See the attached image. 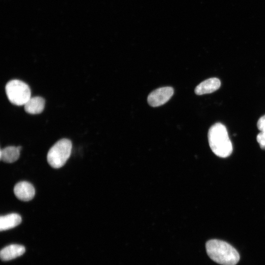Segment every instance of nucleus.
<instances>
[{"instance_id":"obj_1","label":"nucleus","mask_w":265,"mask_h":265,"mask_svg":"<svg viewBox=\"0 0 265 265\" xmlns=\"http://www.w3.org/2000/svg\"><path fill=\"white\" fill-rule=\"evenodd\" d=\"M206 249L209 257L221 265H236L239 260L237 250L224 241L209 240L206 243Z\"/></svg>"},{"instance_id":"obj_2","label":"nucleus","mask_w":265,"mask_h":265,"mask_svg":"<svg viewBox=\"0 0 265 265\" xmlns=\"http://www.w3.org/2000/svg\"><path fill=\"white\" fill-rule=\"evenodd\" d=\"M208 137L210 147L215 155L226 158L232 154V144L224 125L216 123L212 125L209 130Z\"/></svg>"},{"instance_id":"obj_3","label":"nucleus","mask_w":265,"mask_h":265,"mask_svg":"<svg viewBox=\"0 0 265 265\" xmlns=\"http://www.w3.org/2000/svg\"><path fill=\"white\" fill-rule=\"evenodd\" d=\"M72 148L71 141L67 138L57 141L49 150L47 161L51 166L59 168L63 166L70 156Z\"/></svg>"},{"instance_id":"obj_4","label":"nucleus","mask_w":265,"mask_h":265,"mask_svg":"<svg viewBox=\"0 0 265 265\" xmlns=\"http://www.w3.org/2000/svg\"><path fill=\"white\" fill-rule=\"evenodd\" d=\"M5 92L9 101L17 106H23L31 97L29 86L23 81L13 80L5 85Z\"/></svg>"},{"instance_id":"obj_5","label":"nucleus","mask_w":265,"mask_h":265,"mask_svg":"<svg viewBox=\"0 0 265 265\" xmlns=\"http://www.w3.org/2000/svg\"><path fill=\"white\" fill-rule=\"evenodd\" d=\"M173 93L174 90L171 87H160L149 94L147 101L152 106H159L166 103L171 98Z\"/></svg>"},{"instance_id":"obj_6","label":"nucleus","mask_w":265,"mask_h":265,"mask_svg":"<svg viewBox=\"0 0 265 265\" xmlns=\"http://www.w3.org/2000/svg\"><path fill=\"white\" fill-rule=\"evenodd\" d=\"M14 193L18 199L28 201L34 197L35 189L32 185L29 182L22 181L15 185Z\"/></svg>"},{"instance_id":"obj_7","label":"nucleus","mask_w":265,"mask_h":265,"mask_svg":"<svg viewBox=\"0 0 265 265\" xmlns=\"http://www.w3.org/2000/svg\"><path fill=\"white\" fill-rule=\"evenodd\" d=\"M221 82L216 78L208 79L198 84L195 88L197 95H203L212 93L219 88Z\"/></svg>"},{"instance_id":"obj_8","label":"nucleus","mask_w":265,"mask_h":265,"mask_svg":"<svg viewBox=\"0 0 265 265\" xmlns=\"http://www.w3.org/2000/svg\"><path fill=\"white\" fill-rule=\"evenodd\" d=\"M26 249L24 246L13 244L8 245L0 251V258L2 261H7L15 259L23 255Z\"/></svg>"},{"instance_id":"obj_9","label":"nucleus","mask_w":265,"mask_h":265,"mask_svg":"<svg viewBox=\"0 0 265 265\" xmlns=\"http://www.w3.org/2000/svg\"><path fill=\"white\" fill-rule=\"evenodd\" d=\"M45 105L44 98L36 96L30 97L24 105L25 111L29 114H39L43 110Z\"/></svg>"},{"instance_id":"obj_10","label":"nucleus","mask_w":265,"mask_h":265,"mask_svg":"<svg viewBox=\"0 0 265 265\" xmlns=\"http://www.w3.org/2000/svg\"><path fill=\"white\" fill-rule=\"evenodd\" d=\"M21 221V216L17 213L1 215L0 217V230L2 231L13 228L19 225Z\"/></svg>"},{"instance_id":"obj_11","label":"nucleus","mask_w":265,"mask_h":265,"mask_svg":"<svg viewBox=\"0 0 265 265\" xmlns=\"http://www.w3.org/2000/svg\"><path fill=\"white\" fill-rule=\"evenodd\" d=\"M21 146H8L0 149V159L7 163H12L16 161L19 158Z\"/></svg>"},{"instance_id":"obj_12","label":"nucleus","mask_w":265,"mask_h":265,"mask_svg":"<svg viewBox=\"0 0 265 265\" xmlns=\"http://www.w3.org/2000/svg\"><path fill=\"white\" fill-rule=\"evenodd\" d=\"M256 138L261 148L265 149V131H260Z\"/></svg>"},{"instance_id":"obj_13","label":"nucleus","mask_w":265,"mask_h":265,"mask_svg":"<svg viewBox=\"0 0 265 265\" xmlns=\"http://www.w3.org/2000/svg\"><path fill=\"white\" fill-rule=\"evenodd\" d=\"M257 126L260 131H265V115L259 118L258 121Z\"/></svg>"}]
</instances>
